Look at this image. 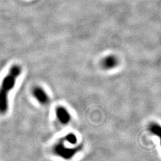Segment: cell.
Returning a JSON list of instances; mask_svg holds the SVG:
<instances>
[{"label": "cell", "instance_id": "6da1fadb", "mask_svg": "<svg viewBox=\"0 0 161 161\" xmlns=\"http://www.w3.org/2000/svg\"><path fill=\"white\" fill-rule=\"evenodd\" d=\"M21 72L22 68L20 66L13 65L2 81L0 86V114L4 115L7 112L8 109V92L14 88L16 79Z\"/></svg>", "mask_w": 161, "mask_h": 161}, {"label": "cell", "instance_id": "7a4b0ae2", "mask_svg": "<svg viewBox=\"0 0 161 161\" xmlns=\"http://www.w3.org/2000/svg\"><path fill=\"white\" fill-rule=\"evenodd\" d=\"M33 96L35 98L42 104H46L48 102V97L45 91L39 86H36L34 88L32 91Z\"/></svg>", "mask_w": 161, "mask_h": 161}, {"label": "cell", "instance_id": "3957f363", "mask_svg": "<svg viewBox=\"0 0 161 161\" xmlns=\"http://www.w3.org/2000/svg\"><path fill=\"white\" fill-rule=\"evenodd\" d=\"M56 115L58 119L64 124H68L70 119V116L69 115V112L63 107L58 108L56 111Z\"/></svg>", "mask_w": 161, "mask_h": 161}, {"label": "cell", "instance_id": "277c9868", "mask_svg": "<svg viewBox=\"0 0 161 161\" xmlns=\"http://www.w3.org/2000/svg\"><path fill=\"white\" fill-rule=\"evenodd\" d=\"M118 64L117 58L113 56H109L107 58H104L102 62V66L104 69H110L115 68Z\"/></svg>", "mask_w": 161, "mask_h": 161}, {"label": "cell", "instance_id": "5b68a950", "mask_svg": "<svg viewBox=\"0 0 161 161\" xmlns=\"http://www.w3.org/2000/svg\"><path fill=\"white\" fill-rule=\"evenodd\" d=\"M150 130L153 134L158 136H160L161 132V127L156 124H152L150 126Z\"/></svg>", "mask_w": 161, "mask_h": 161}, {"label": "cell", "instance_id": "8992f818", "mask_svg": "<svg viewBox=\"0 0 161 161\" xmlns=\"http://www.w3.org/2000/svg\"><path fill=\"white\" fill-rule=\"evenodd\" d=\"M67 140L71 144H75L77 142V139L76 136L74 134H69V136H67Z\"/></svg>", "mask_w": 161, "mask_h": 161}]
</instances>
